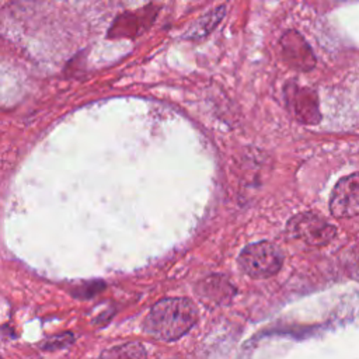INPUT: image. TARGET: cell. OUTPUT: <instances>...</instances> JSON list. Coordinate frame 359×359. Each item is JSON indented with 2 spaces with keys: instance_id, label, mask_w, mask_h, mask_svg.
Returning a JSON list of instances; mask_svg holds the SVG:
<instances>
[{
  "instance_id": "cell-4",
  "label": "cell",
  "mask_w": 359,
  "mask_h": 359,
  "mask_svg": "<svg viewBox=\"0 0 359 359\" xmlns=\"http://www.w3.org/2000/svg\"><path fill=\"white\" fill-rule=\"evenodd\" d=\"M285 95L293 116L304 125H317L321 121L318 98L314 90L289 83L285 87Z\"/></svg>"
},
{
  "instance_id": "cell-5",
  "label": "cell",
  "mask_w": 359,
  "mask_h": 359,
  "mask_svg": "<svg viewBox=\"0 0 359 359\" xmlns=\"http://www.w3.org/2000/svg\"><path fill=\"white\" fill-rule=\"evenodd\" d=\"M330 210L338 219L359 215V171L341 178L331 194Z\"/></svg>"
},
{
  "instance_id": "cell-2",
  "label": "cell",
  "mask_w": 359,
  "mask_h": 359,
  "mask_svg": "<svg viewBox=\"0 0 359 359\" xmlns=\"http://www.w3.org/2000/svg\"><path fill=\"white\" fill-rule=\"evenodd\" d=\"M237 262L248 276L264 279L279 272L283 265V254L275 244L269 241H258L244 247Z\"/></svg>"
},
{
  "instance_id": "cell-7",
  "label": "cell",
  "mask_w": 359,
  "mask_h": 359,
  "mask_svg": "<svg viewBox=\"0 0 359 359\" xmlns=\"http://www.w3.org/2000/svg\"><path fill=\"white\" fill-rule=\"evenodd\" d=\"M236 289L223 275H212L201 280L196 286V294L209 306H220L231 300Z\"/></svg>"
},
{
  "instance_id": "cell-6",
  "label": "cell",
  "mask_w": 359,
  "mask_h": 359,
  "mask_svg": "<svg viewBox=\"0 0 359 359\" xmlns=\"http://www.w3.org/2000/svg\"><path fill=\"white\" fill-rule=\"evenodd\" d=\"M280 50L285 62L299 72H309L316 66V57L310 45L297 31L290 29L283 34Z\"/></svg>"
},
{
  "instance_id": "cell-9",
  "label": "cell",
  "mask_w": 359,
  "mask_h": 359,
  "mask_svg": "<svg viewBox=\"0 0 359 359\" xmlns=\"http://www.w3.org/2000/svg\"><path fill=\"white\" fill-rule=\"evenodd\" d=\"M100 359H147L146 349L139 342H125L105 349Z\"/></svg>"
},
{
  "instance_id": "cell-8",
  "label": "cell",
  "mask_w": 359,
  "mask_h": 359,
  "mask_svg": "<svg viewBox=\"0 0 359 359\" xmlns=\"http://www.w3.org/2000/svg\"><path fill=\"white\" fill-rule=\"evenodd\" d=\"M226 14V6H217L213 10H209L205 15H202L187 32L188 39H199L205 35H208L217 24L219 21L224 17Z\"/></svg>"
},
{
  "instance_id": "cell-1",
  "label": "cell",
  "mask_w": 359,
  "mask_h": 359,
  "mask_svg": "<svg viewBox=\"0 0 359 359\" xmlns=\"http://www.w3.org/2000/svg\"><path fill=\"white\" fill-rule=\"evenodd\" d=\"M198 321V309L187 297H165L157 302L144 320V331L160 341H175Z\"/></svg>"
},
{
  "instance_id": "cell-3",
  "label": "cell",
  "mask_w": 359,
  "mask_h": 359,
  "mask_svg": "<svg viewBox=\"0 0 359 359\" xmlns=\"http://www.w3.org/2000/svg\"><path fill=\"white\" fill-rule=\"evenodd\" d=\"M286 233L292 238L304 241L306 244L321 247L328 244L337 234V229L323 216L304 212L293 216L286 224Z\"/></svg>"
}]
</instances>
